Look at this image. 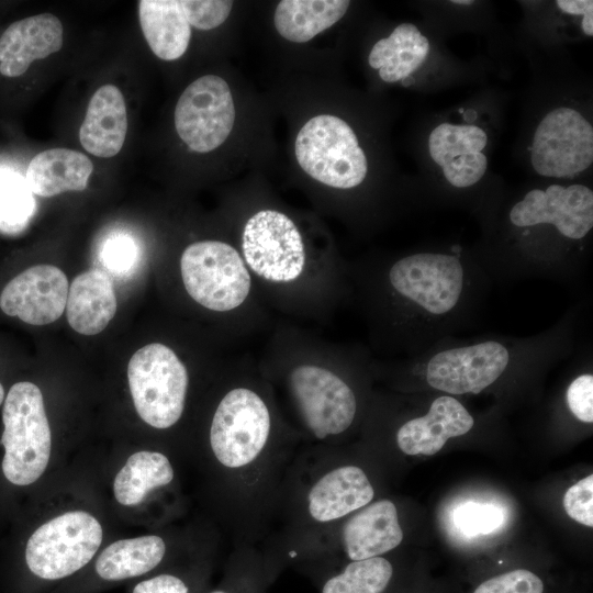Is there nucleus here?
I'll list each match as a JSON object with an SVG mask.
<instances>
[{
    "label": "nucleus",
    "instance_id": "obj_10",
    "mask_svg": "<svg viewBox=\"0 0 593 593\" xmlns=\"http://www.w3.org/2000/svg\"><path fill=\"white\" fill-rule=\"evenodd\" d=\"M188 294L200 305L217 312L239 306L250 290V276L238 251L219 240L189 245L180 259Z\"/></svg>",
    "mask_w": 593,
    "mask_h": 593
},
{
    "label": "nucleus",
    "instance_id": "obj_30",
    "mask_svg": "<svg viewBox=\"0 0 593 593\" xmlns=\"http://www.w3.org/2000/svg\"><path fill=\"white\" fill-rule=\"evenodd\" d=\"M502 510L493 504L467 502L455 512V524L466 535L490 534L503 523Z\"/></svg>",
    "mask_w": 593,
    "mask_h": 593
},
{
    "label": "nucleus",
    "instance_id": "obj_18",
    "mask_svg": "<svg viewBox=\"0 0 593 593\" xmlns=\"http://www.w3.org/2000/svg\"><path fill=\"white\" fill-rule=\"evenodd\" d=\"M63 24L52 13H41L13 22L0 36V72L5 77L23 75L36 59H43L63 46Z\"/></svg>",
    "mask_w": 593,
    "mask_h": 593
},
{
    "label": "nucleus",
    "instance_id": "obj_34",
    "mask_svg": "<svg viewBox=\"0 0 593 593\" xmlns=\"http://www.w3.org/2000/svg\"><path fill=\"white\" fill-rule=\"evenodd\" d=\"M181 5L190 25L208 31L225 22L233 8V1L181 0Z\"/></svg>",
    "mask_w": 593,
    "mask_h": 593
},
{
    "label": "nucleus",
    "instance_id": "obj_8",
    "mask_svg": "<svg viewBox=\"0 0 593 593\" xmlns=\"http://www.w3.org/2000/svg\"><path fill=\"white\" fill-rule=\"evenodd\" d=\"M102 541L99 521L85 511H69L41 525L29 538L25 562L44 581L68 578L94 557Z\"/></svg>",
    "mask_w": 593,
    "mask_h": 593
},
{
    "label": "nucleus",
    "instance_id": "obj_31",
    "mask_svg": "<svg viewBox=\"0 0 593 593\" xmlns=\"http://www.w3.org/2000/svg\"><path fill=\"white\" fill-rule=\"evenodd\" d=\"M100 259L108 273L127 276L135 269L138 260L137 244L127 234H113L102 244Z\"/></svg>",
    "mask_w": 593,
    "mask_h": 593
},
{
    "label": "nucleus",
    "instance_id": "obj_23",
    "mask_svg": "<svg viewBox=\"0 0 593 593\" xmlns=\"http://www.w3.org/2000/svg\"><path fill=\"white\" fill-rule=\"evenodd\" d=\"M138 18L144 37L152 52L163 60L180 58L191 37L181 0H141Z\"/></svg>",
    "mask_w": 593,
    "mask_h": 593
},
{
    "label": "nucleus",
    "instance_id": "obj_15",
    "mask_svg": "<svg viewBox=\"0 0 593 593\" xmlns=\"http://www.w3.org/2000/svg\"><path fill=\"white\" fill-rule=\"evenodd\" d=\"M508 220L551 223L581 242L593 228V191L583 184L533 189L510 209Z\"/></svg>",
    "mask_w": 593,
    "mask_h": 593
},
{
    "label": "nucleus",
    "instance_id": "obj_6",
    "mask_svg": "<svg viewBox=\"0 0 593 593\" xmlns=\"http://www.w3.org/2000/svg\"><path fill=\"white\" fill-rule=\"evenodd\" d=\"M127 380L135 410L146 424L167 429L178 423L189 376L171 348L153 343L136 350L128 361Z\"/></svg>",
    "mask_w": 593,
    "mask_h": 593
},
{
    "label": "nucleus",
    "instance_id": "obj_25",
    "mask_svg": "<svg viewBox=\"0 0 593 593\" xmlns=\"http://www.w3.org/2000/svg\"><path fill=\"white\" fill-rule=\"evenodd\" d=\"M428 53V40L414 24L402 23L373 45L368 61L383 81L395 82L411 76Z\"/></svg>",
    "mask_w": 593,
    "mask_h": 593
},
{
    "label": "nucleus",
    "instance_id": "obj_13",
    "mask_svg": "<svg viewBox=\"0 0 593 593\" xmlns=\"http://www.w3.org/2000/svg\"><path fill=\"white\" fill-rule=\"evenodd\" d=\"M529 150L538 175L573 177L593 161V127L577 110H552L537 126Z\"/></svg>",
    "mask_w": 593,
    "mask_h": 593
},
{
    "label": "nucleus",
    "instance_id": "obj_39",
    "mask_svg": "<svg viewBox=\"0 0 593 593\" xmlns=\"http://www.w3.org/2000/svg\"><path fill=\"white\" fill-rule=\"evenodd\" d=\"M452 3H456V4H472L473 1L472 0H455V1H452Z\"/></svg>",
    "mask_w": 593,
    "mask_h": 593
},
{
    "label": "nucleus",
    "instance_id": "obj_3",
    "mask_svg": "<svg viewBox=\"0 0 593 593\" xmlns=\"http://www.w3.org/2000/svg\"><path fill=\"white\" fill-rule=\"evenodd\" d=\"M385 279L399 302L411 357L475 327L493 284L479 259L459 245L404 255L388 268Z\"/></svg>",
    "mask_w": 593,
    "mask_h": 593
},
{
    "label": "nucleus",
    "instance_id": "obj_4",
    "mask_svg": "<svg viewBox=\"0 0 593 593\" xmlns=\"http://www.w3.org/2000/svg\"><path fill=\"white\" fill-rule=\"evenodd\" d=\"M374 495L359 465L337 461L324 445L298 451L283 483L276 530L267 540L283 550L368 505Z\"/></svg>",
    "mask_w": 593,
    "mask_h": 593
},
{
    "label": "nucleus",
    "instance_id": "obj_38",
    "mask_svg": "<svg viewBox=\"0 0 593 593\" xmlns=\"http://www.w3.org/2000/svg\"><path fill=\"white\" fill-rule=\"evenodd\" d=\"M582 15H583L582 22H581L582 30L588 36H592L593 35V4L590 5Z\"/></svg>",
    "mask_w": 593,
    "mask_h": 593
},
{
    "label": "nucleus",
    "instance_id": "obj_37",
    "mask_svg": "<svg viewBox=\"0 0 593 593\" xmlns=\"http://www.w3.org/2000/svg\"><path fill=\"white\" fill-rule=\"evenodd\" d=\"M558 8L569 14L580 15L593 4L592 0H558L556 1Z\"/></svg>",
    "mask_w": 593,
    "mask_h": 593
},
{
    "label": "nucleus",
    "instance_id": "obj_20",
    "mask_svg": "<svg viewBox=\"0 0 593 593\" xmlns=\"http://www.w3.org/2000/svg\"><path fill=\"white\" fill-rule=\"evenodd\" d=\"M116 309L114 287L105 270L83 271L69 286L66 315L70 327L79 334L102 332L114 317Z\"/></svg>",
    "mask_w": 593,
    "mask_h": 593
},
{
    "label": "nucleus",
    "instance_id": "obj_32",
    "mask_svg": "<svg viewBox=\"0 0 593 593\" xmlns=\"http://www.w3.org/2000/svg\"><path fill=\"white\" fill-rule=\"evenodd\" d=\"M591 361L583 371L571 378L564 392V400L569 410L583 424L593 423V373Z\"/></svg>",
    "mask_w": 593,
    "mask_h": 593
},
{
    "label": "nucleus",
    "instance_id": "obj_14",
    "mask_svg": "<svg viewBox=\"0 0 593 593\" xmlns=\"http://www.w3.org/2000/svg\"><path fill=\"white\" fill-rule=\"evenodd\" d=\"M69 284L66 275L53 265H36L12 278L0 295V307L31 325H46L66 309Z\"/></svg>",
    "mask_w": 593,
    "mask_h": 593
},
{
    "label": "nucleus",
    "instance_id": "obj_28",
    "mask_svg": "<svg viewBox=\"0 0 593 593\" xmlns=\"http://www.w3.org/2000/svg\"><path fill=\"white\" fill-rule=\"evenodd\" d=\"M393 577V564L381 556L343 563L312 580L318 593H385Z\"/></svg>",
    "mask_w": 593,
    "mask_h": 593
},
{
    "label": "nucleus",
    "instance_id": "obj_16",
    "mask_svg": "<svg viewBox=\"0 0 593 593\" xmlns=\"http://www.w3.org/2000/svg\"><path fill=\"white\" fill-rule=\"evenodd\" d=\"M475 419L455 396L441 394L435 398L425 414L405 421L396 430L399 449L409 456H432L450 438L467 435Z\"/></svg>",
    "mask_w": 593,
    "mask_h": 593
},
{
    "label": "nucleus",
    "instance_id": "obj_9",
    "mask_svg": "<svg viewBox=\"0 0 593 593\" xmlns=\"http://www.w3.org/2000/svg\"><path fill=\"white\" fill-rule=\"evenodd\" d=\"M289 391L305 430L317 445L342 436L356 421V392L326 368L312 365L294 368L289 377Z\"/></svg>",
    "mask_w": 593,
    "mask_h": 593
},
{
    "label": "nucleus",
    "instance_id": "obj_22",
    "mask_svg": "<svg viewBox=\"0 0 593 593\" xmlns=\"http://www.w3.org/2000/svg\"><path fill=\"white\" fill-rule=\"evenodd\" d=\"M92 171L93 165L85 154L52 148L32 158L25 181L33 194L48 198L66 191L85 190Z\"/></svg>",
    "mask_w": 593,
    "mask_h": 593
},
{
    "label": "nucleus",
    "instance_id": "obj_36",
    "mask_svg": "<svg viewBox=\"0 0 593 593\" xmlns=\"http://www.w3.org/2000/svg\"><path fill=\"white\" fill-rule=\"evenodd\" d=\"M193 589L190 578L176 572H160L137 582L132 593H192Z\"/></svg>",
    "mask_w": 593,
    "mask_h": 593
},
{
    "label": "nucleus",
    "instance_id": "obj_1",
    "mask_svg": "<svg viewBox=\"0 0 593 593\" xmlns=\"http://www.w3.org/2000/svg\"><path fill=\"white\" fill-rule=\"evenodd\" d=\"M208 448L221 517L233 546L265 542L276 530L296 447L276 435L262 396L236 387L222 396L213 413Z\"/></svg>",
    "mask_w": 593,
    "mask_h": 593
},
{
    "label": "nucleus",
    "instance_id": "obj_12",
    "mask_svg": "<svg viewBox=\"0 0 593 593\" xmlns=\"http://www.w3.org/2000/svg\"><path fill=\"white\" fill-rule=\"evenodd\" d=\"M242 248L249 268L273 282H290L303 271L305 253L295 224L283 213L262 210L246 222Z\"/></svg>",
    "mask_w": 593,
    "mask_h": 593
},
{
    "label": "nucleus",
    "instance_id": "obj_19",
    "mask_svg": "<svg viewBox=\"0 0 593 593\" xmlns=\"http://www.w3.org/2000/svg\"><path fill=\"white\" fill-rule=\"evenodd\" d=\"M127 132L125 100L114 85L101 86L90 99L79 131L82 147L90 154L109 158L121 150Z\"/></svg>",
    "mask_w": 593,
    "mask_h": 593
},
{
    "label": "nucleus",
    "instance_id": "obj_26",
    "mask_svg": "<svg viewBox=\"0 0 593 593\" xmlns=\"http://www.w3.org/2000/svg\"><path fill=\"white\" fill-rule=\"evenodd\" d=\"M347 0H282L275 12V26L286 40L305 43L338 22Z\"/></svg>",
    "mask_w": 593,
    "mask_h": 593
},
{
    "label": "nucleus",
    "instance_id": "obj_33",
    "mask_svg": "<svg viewBox=\"0 0 593 593\" xmlns=\"http://www.w3.org/2000/svg\"><path fill=\"white\" fill-rule=\"evenodd\" d=\"M544 583L534 572L517 569L482 582L473 593H542Z\"/></svg>",
    "mask_w": 593,
    "mask_h": 593
},
{
    "label": "nucleus",
    "instance_id": "obj_11",
    "mask_svg": "<svg viewBox=\"0 0 593 593\" xmlns=\"http://www.w3.org/2000/svg\"><path fill=\"white\" fill-rule=\"evenodd\" d=\"M235 107L226 81L205 75L191 82L175 109L179 137L197 153H209L222 145L232 132Z\"/></svg>",
    "mask_w": 593,
    "mask_h": 593
},
{
    "label": "nucleus",
    "instance_id": "obj_7",
    "mask_svg": "<svg viewBox=\"0 0 593 593\" xmlns=\"http://www.w3.org/2000/svg\"><path fill=\"white\" fill-rule=\"evenodd\" d=\"M295 157L309 176L337 189L359 186L368 171L353 128L328 114L314 116L303 125L295 139Z\"/></svg>",
    "mask_w": 593,
    "mask_h": 593
},
{
    "label": "nucleus",
    "instance_id": "obj_35",
    "mask_svg": "<svg viewBox=\"0 0 593 593\" xmlns=\"http://www.w3.org/2000/svg\"><path fill=\"white\" fill-rule=\"evenodd\" d=\"M563 507L575 522L593 526V474L568 489L563 496Z\"/></svg>",
    "mask_w": 593,
    "mask_h": 593
},
{
    "label": "nucleus",
    "instance_id": "obj_29",
    "mask_svg": "<svg viewBox=\"0 0 593 593\" xmlns=\"http://www.w3.org/2000/svg\"><path fill=\"white\" fill-rule=\"evenodd\" d=\"M35 208L25 179L13 171L0 172V232H21L32 219Z\"/></svg>",
    "mask_w": 593,
    "mask_h": 593
},
{
    "label": "nucleus",
    "instance_id": "obj_21",
    "mask_svg": "<svg viewBox=\"0 0 593 593\" xmlns=\"http://www.w3.org/2000/svg\"><path fill=\"white\" fill-rule=\"evenodd\" d=\"M287 567L268 540L233 546L221 582L206 593H267Z\"/></svg>",
    "mask_w": 593,
    "mask_h": 593
},
{
    "label": "nucleus",
    "instance_id": "obj_40",
    "mask_svg": "<svg viewBox=\"0 0 593 593\" xmlns=\"http://www.w3.org/2000/svg\"><path fill=\"white\" fill-rule=\"evenodd\" d=\"M3 400H4V389L2 384L0 383V405L2 404Z\"/></svg>",
    "mask_w": 593,
    "mask_h": 593
},
{
    "label": "nucleus",
    "instance_id": "obj_27",
    "mask_svg": "<svg viewBox=\"0 0 593 593\" xmlns=\"http://www.w3.org/2000/svg\"><path fill=\"white\" fill-rule=\"evenodd\" d=\"M174 479L172 463L165 454L142 450L133 454L115 475L114 496L122 505H136L149 492L169 485Z\"/></svg>",
    "mask_w": 593,
    "mask_h": 593
},
{
    "label": "nucleus",
    "instance_id": "obj_24",
    "mask_svg": "<svg viewBox=\"0 0 593 593\" xmlns=\"http://www.w3.org/2000/svg\"><path fill=\"white\" fill-rule=\"evenodd\" d=\"M166 553L167 545L157 535L121 539L100 552L94 562V572L105 582L138 578L157 569Z\"/></svg>",
    "mask_w": 593,
    "mask_h": 593
},
{
    "label": "nucleus",
    "instance_id": "obj_17",
    "mask_svg": "<svg viewBox=\"0 0 593 593\" xmlns=\"http://www.w3.org/2000/svg\"><path fill=\"white\" fill-rule=\"evenodd\" d=\"M486 139L485 132L475 125L443 123L429 135V154L452 187L469 188L485 174L488 160L482 150Z\"/></svg>",
    "mask_w": 593,
    "mask_h": 593
},
{
    "label": "nucleus",
    "instance_id": "obj_2",
    "mask_svg": "<svg viewBox=\"0 0 593 593\" xmlns=\"http://www.w3.org/2000/svg\"><path fill=\"white\" fill-rule=\"evenodd\" d=\"M583 313L584 304L577 303L555 324L530 336L446 337L412 356L405 369L421 384L452 396L480 394L505 381L536 378L574 354Z\"/></svg>",
    "mask_w": 593,
    "mask_h": 593
},
{
    "label": "nucleus",
    "instance_id": "obj_5",
    "mask_svg": "<svg viewBox=\"0 0 593 593\" xmlns=\"http://www.w3.org/2000/svg\"><path fill=\"white\" fill-rule=\"evenodd\" d=\"M2 422L3 475L15 485L32 484L44 473L52 447L40 388L27 381L14 383L4 399Z\"/></svg>",
    "mask_w": 593,
    "mask_h": 593
}]
</instances>
